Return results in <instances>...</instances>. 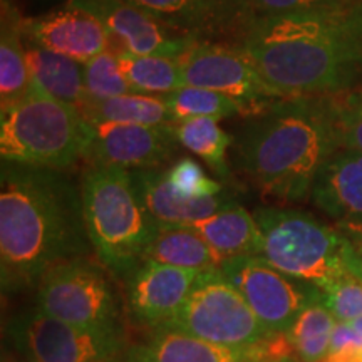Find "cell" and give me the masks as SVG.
I'll use <instances>...</instances> for the list:
<instances>
[{
  "label": "cell",
  "mask_w": 362,
  "mask_h": 362,
  "mask_svg": "<svg viewBox=\"0 0 362 362\" xmlns=\"http://www.w3.org/2000/svg\"><path fill=\"white\" fill-rule=\"evenodd\" d=\"M90 243L83 192L62 170L2 161L0 274L4 292L24 291Z\"/></svg>",
  "instance_id": "1"
},
{
  "label": "cell",
  "mask_w": 362,
  "mask_h": 362,
  "mask_svg": "<svg viewBox=\"0 0 362 362\" xmlns=\"http://www.w3.org/2000/svg\"><path fill=\"white\" fill-rule=\"evenodd\" d=\"M357 4L253 21L235 45L282 98L347 93L362 76Z\"/></svg>",
  "instance_id": "2"
},
{
  "label": "cell",
  "mask_w": 362,
  "mask_h": 362,
  "mask_svg": "<svg viewBox=\"0 0 362 362\" xmlns=\"http://www.w3.org/2000/svg\"><path fill=\"white\" fill-rule=\"evenodd\" d=\"M237 163L262 194L304 202L337 149V94L285 98L248 117L237 136Z\"/></svg>",
  "instance_id": "3"
},
{
  "label": "cell",
  "mask_w": 362,
  "mask_h": 362,
  "mask_svg": "<svg viewBox=\"0 0 362 362\" xmlns=\"http://www.w3.org/2000/svg\"><path fill=\"white\" fill-rule=\"evenodd\" d=\"M84 221L98 259L112 274L131 275L158 221L149 215L129 170L88 165L81 178Z\"/></svg>",
  "instance_id": "4"
},
{
  "label": "cell",
  "mask_w": 362,
  "mask_h": 362,
  "mask_svg": "<svg viewBox=\"0 0 362 362\" xmlns=\"http://www.w3.org/2000/svg\"><path fill=\"white\" fill-rule=\"evenodd\" d=\"M88 121L78 107L49 96L33 81L19 104L0 112L2 161L66 170L83 160Z\"/></svg>",
  "instance_id": "5"
},
{
  "label": "cell",
  "mask_w": 362,
  "mask_h": 362,
  "mask_svg": "<svg viewBox=\"0 0 362 362\" xmlns=\"http://www.w3.org/2000/svg\"><path fill=\"white\" fill-rule=\"evenodd\" d=\"M262 232L260 257L272 267L324 288L346 272L342 252L347 238L314 215L280 206L253 211Z\"/></svg>",
  "instance_id": "6"
},
{
  "label": "cell",
  "mask_w": 362,
  "mask_h": 362,
  "mask_svg": "<svg viewBox=\"0 0 362 362\" xmlns=\"http://www.w3.org/2000/svg\"><path fill=\"white\" fill-rule=\"evenodd\" d=\"M161 325L235 349L253 346L274 334L264 327L220 270L198 275L183 305Z\"/></svg>",
  "instance_id": "7"
},
{
  "label": "cell",
  "mask_w": 362,
  "mask_h": 362,
  "mask_svg": "<svg viewBox=\"0 0 362 362\" xmlns=\"http://www.w3.org/2000/svg\"><path fill=\"white\" fill-rule=\"evenodd\" d=\"M44 314L79 327L119 329V298L110 277L86 257L59 262L37 285Z\"/></svg>",
  "instance_id": "8"
},
{
  "label": "cell",
  "mask_w": 362,
  "mask_h": 362,
  "mask_svg": "<svg viewBox=\"0 0 362 362\" xmlns=\"http://www.w3.org/2000/svg\"><path fill=\"white\" fill-rule=\"evenodd\" d=\"M220 272L269 332H288L298 314L322 296L317 285L284 274L262 257L230 259Z\"/></svg>",
  "instance_id": "9"
},
{
  "label": "cell",
  "mask_w": 362,
  "mask_h": 362,
  "mask_svg": "<svg viewBox=\"0 0 362 362\" xmlns=\"http://www.w3.org/2000/svg\"><path fill=\"white\" fill-rule=\"evenodd\" d=\"M8 332L34 362H96L126 347L121 329L79 327L40 310L13 320Z\"/></svg>",
  "instance_id": "10"
},
{
  "label": "cell",
  "mask_w": 362,
  "mask_h": 362,
  "mask_svg": "<svg viewBox=\"0 0 362 362\" xmlns=\"http://www.w3.org/2000/svg\"><path fill=\"white\" fill-rule=\"evenodd\" d=\"M185 86L226 94L259 115L272 101L285 99L235 44L197 40L178 59Z\"/></svg>",
  "instance_id": "11"
},
{
  "label": "cell",
  "mask_w": 362,
  "mask_h": 362,
  "mask_svg": "<svg viewBox=\"0 0 362 362\" xmlns=\"http://www.w3.org/2000/svg\"><path fill=\"white\" fill-rule=\"evenodd\" d=\"M173 124L144 126L88 121V143L83 160L88 165L124 170L160 168L178 146Z\"/></svg>",
  "instance_id": "12"
},
{
  "label": "cell",
  "mask_w": 362,
  "mask_h": 362,
  "mask_svg": "<svg viewBox=\"0 0 362 362\" xmlns=\"http://www.w3.org/2000/svg\"><path fill=\"white\" fill-rule=\"evenodd\" d=\"M66 6L93 16L119 44V52L180 59L200 40L171 29L129 0H69Z\"/></svg>",
  "instance_id": "13"
},
{
  "label": "cell",
  "mask_w": 362,
  "mask_h": 362,
  "mask_svg": "<svg viewBox=\"0 0 362 362\" xmlns=\"http://www.w3.org/2000/svg\"><path fill=\"white\" fill-rule=\"evenodd\" d=\"M200 272L144 260L131 274L128 300L136 324L156 327L183 305Z\"/></svg>",
  "instance_id": "14"
},
{
  "label": "cell",
  "mask_w": 362,
  "mask_h": 362,
  "mask_svg": "<svg viewBox=\"0 0 362 362\" xmlns=\"http://www.w3.org/2000/svg\"><path fill=\"white\" fill-rule=\"evenodd\" d=\"M265 339V337H264ZM264 339L248 347H225L170 327L148 329L121 352L123 362H267Z\"/></svg>",
  "instance_id": "15"
},
{
  "label": "cell",
  "mask_w": 362,
  "mask_h": 362,
  "mask_svg": "<svg viewBox=\"0 0 362 362\" xmlns=\"http://www.w3.org/2000/svg\"><path fill=\"white\" fill-rule=\"evenodd\" d=\"M27 42L84 62L110 49L111 35L93 16L79 8L64 7L47 16L24 19Z\"/></svg>",
  "instance_id": "16"
},
{
  "label": "cell",
  "mask_w": 362,
  "mask_h": 362,
  "mask_svg": "<svg viewBox=\"0 0 362 362\" xmlns=\"http://www.w3.org/2000/svg\"><path fill=\"white\" fill-rule=\"evenodd\" d=\"M163 24L200 40L242 33L238 0H129Z\"/></svg>",
  "instance_id": "17"
},
{
  "label": "cell",
  "mask_w": 362,
  "mask_h": 362,
  "mask_svg": "<svg viewBox=\"0 0 362 362\" xmlns=\"http://www.w3.org/2000/svg\"><path fill=\"white\" fill-rule=\"evenodd\" d=\"M310 200L337 223L362 225V153L337 149L317 176Z\"/></svg>",
  "instance_id": "18"
},
{
  "label": "cell",
  "mask_w": 362,
  "mask_h": 362,
  "mask_svg": "<svg viewBox=\"0 0 362 362\" xmlns=\"http://www.w3.org/2000/svg\"><path fill=\"white\" fill-rule=\"evenodd\" d=\"M129 171L144 206L158 223L193 225L237 203L228 193L208 198L180 197L173 192L166 178V170L161 166Z\"/></svg>",
  "instance_id": "19"
},
{
  "label": "cell",
  "mask_w": 362,
  "mask_h": 362,
  "mask_svg": "<svg viewBox=\"0 0 362 362\" xmlns=\"http://www.w3.org/2000/svg\"><path fill=\"white\" fill-rule=\"evenodd\" d=\"M180 267L194 272H215L225 264V259L215 250L193 225L158 223L143 253V262Z\"/></svg>",
  "instance_id": "20"
},
{
  "label": "cell",
  "mask_w": 362,
  "mask_h": 362,
  "mask_svg": "<svg viewBox=\"0 0 362 362\" xmlns=\"http://www.w3.org/2000/svg\"><path fill=\"white\" fill-rule=\"evenodd\" d=\"M24 19L12 6L2 0V27H0V112L19 104L33 89V79L27 66Z\"/></svg>",
  "instance_id": "21"
},
{
  "label": "cell",
  "mask_w": 362,
  "mask_h": 362,
  "mask_svg": "<svg viewBox=\"0 0 362 362\" xmlns=\"http://www.w3.org/2000/svg\"><path fill=\"white\" fill-rule=\"evenodd\" d=\"M203 238L225 260L237 257H260L262 232L253 214L238 203L193 223Z\"/></svg>",
  "instance_id": "22"
},
{
  "label": "cell",
  "mask_w": 362,
  "mask_h": 362,
  "mask_svg": "<svg viewBox=\"0 0 362 362\" xmlns=\"http://www.w3.org/2000/svg\"><path fill=\"white\" fill-rule=\"evenodd\" d=\"M24 44L30 79L49 96L81 110L88 99L83 81V64L71 57L27 42L25 39Z\"/></svg>",
  "instance_id": "23"
},
{
  "label": "cell",
  "mask_w": 362,
  "mask_h": 362,
  "mask_svg": "<svg viewBox=\"0 0 362 362\" xmlns=\"http://www.w3.org/2000/svg\"><path fill=\"white\" fill-rule=\"evenodd\" d=\"M86 121L161 126L173 124L175 119L161 96L148 94H123L106 99H86L81 106Z\"/></svg>",
  "instance_id": "24"
},
{
  "label": "cell",
  "mask_w": 362,
  "mask_h": 362,
  "mask_svg": "<svg viewBox=\"0 0 362 362\" xmlns=\"http://www.w3.org/2000/svg\"><path fill=\"white\" fill-rule=\"evenodd\" d=\"M121 71L138 94L165 96L183 88V74L178 59L153 54L117 52Z\"/></svg>",
  "instance_id": "25"
},
{
  "label": "cell",
  "mask_w": 362,
  "mask_h": 362,
  "mask_svg": "<svg viewBox=\"0 0 362 362\" xmlns=\"http://www.w3.org/2000/svg\"><path fill=\"white\" fill-rule=\"evenodd\" d=\"M176 139L183 148L189 149L221 178H228L230 168L226 153L232 138L218 126L214 117H189L173 123Z\"/></svg>",
  "instance_id": "26"
},
{
  "label": "cell",
  "mask_w": 362,
  "mask_h": 362,
  "mask_svg": "<svg viewBox=\"0 0 362 362\" xmlns=\"http://www.w3.org/2000/svg\"><path fill=\"white\" fill-rule=\"evenodd\" d=\"M337 319L324 304L322 296L310 302L288 329L296 356L302 362H320L329 354Z\"/></svg>",
  "instance_id": "27"
},
{
  "label": "cell",
  "mask_w": 362,
  "mask_h": 362,
  "mask_svg": "<svg viewBox=\"0 0 362 362\" xmlns=\"http://www.w3.org/2000/svg\"><path fill=\"white\" fill-rule=\"evenodd\" d=\"M166 106L173 116L175 123L189 117H221L230 116H247L257 115L253 107L237 101V99L226 96V94L216 93V90L193 88V86H183V88L173 90V93L161 96Z\"/></svg>",
  "instance_id": "28"
},
{
  "label": "cell",
  "mask_w": 362,
  "mask_h": 362,
  "mask_svg": "<svg viewBox=\"0 0 362 362\" xmlns=\"http://www.w3.org/2000/svg\"><path fill=\"white\" fill-rule=\"evenodd\" d=\"M84 89L90 99L138 94L121 71L117 51H104L83 64Z\"/></svg>",
  "instance_id": "29"
},
{
  "label": "cell",
  "mask_w": 362,
  "mask_h": 362,
  "mask_svg": "<svg viewBox=\"0 0 362 362\" xmlns=\"http://www.w3.org/2000/svg\"><path fill=\"white\" fill-rule=\"evenodd\" d=\"M357 2L361 0H238V7L243 30V27L253 21L291 16V13L336 11V8L354 6Z\"/></svg>",
  "instance_id": "30"
},
{
  "label": "cell",
  "mask_w": 362,
  "mask_h": 362,
  "mask_svg": "<svg viewBox=\"0 0 362 362\" xmlns=\"http://www.w3.org/2000/svg\"><path fill=\"white\" fill-rule=\"evenodd\" d=\"M322 300L337 322H351L362 317V280L351 272H344L324 288Z\"/></svg>",
  "instance_id": "31"
},
{
  "label": "cell",
  "mask_w": 362,
  "mask_h": 362,
  "mask_svg": "<svg viewBox=\"0 0 362 362\" xmlns=\"http://www.w3.org/2000/svg\"><path fill=\"white\" fill-rule=\"evenodd\" d=\"M166 178L173 192L185 198H208L223 193V185L208 178L202 166L192 158H180L166 170Z\"/></svg>",
  "instance_id": "32"
},
{
  "label": "cell",
  "mask_w": 362,
  "mask_h": 362,
  "mask_svg": "<svg viewBox=\"0 0 362 362\" xmlns=\"http://www.w3.org/2000/svg\"><path fill=\"white\" fill-rule=\"evenodd\" d=\"M339 146L362 153V88L337 94Z\"/></svg>",
  "instance_id": "33"
},
{
  "label": "cell",
  "mask_w": 362,
  "mask_h": 362,
  "mask_svg": "<svg viewBox=\"0 0 362 362\" xmlns=\"http://www.w3.org/2000/svg\"><path fill=\"white\" fill-rule=\"evenodd\" d=\"M344 349H362V337L352 329L349 322H337L329 352H339Z\"/></svg>",
  "instance_id": "34"
},
{
  "label": "cell",
  "mask_w": 362,
  "mask_h": 362,
  "mask_svg": "<svg viewBox=\"0 0 362 362\" xmlns=\"http://www.w3.org/2000/svg\"><path fill=\"white\" fill-rule=\"evenodd\" d=\"M346 237V235H344ZM342 262L347 272H351L352 275L359 277L362 280V253L357 252L354 247L351 245V242L347 240L346 247L342 252Z\"/></svg>",
  "instance_id": "35"
},
{
  "label": "cell",
  "mask_w": 362,
  "mask_h": 362,
  "mask_svg": "<svg viewBox=\"0 0 362 362\" xmlns=\"http://www.w3.org/2000/svg\"><path fill=\"white\" fill-rule=\"evenodd\" d=\"M337 228L346 235V238L349 240L351 245L356 248L357 252L362 253V225L356 223H336Z\"/></svg>",
  "instance_id": "36"
},
{
  "label": "cell",
  "mask_w": 362,
  "mask_h": 362,
  "mask_svg": "<svg viewBox=\"0 0 362 362\" xmlns=\"http://www.w3.org/2000/svg\"><path fill=\"white\" fill-rule=\"evenodd\" d=\"M320 362H362V349H344L329 352Z\"/></svg>",
  "instance_id": "37"
},
{
  "label": "cell",
  "mask_w": 362,
  "mask_h": 362,
  "mask_svg": "<svg viewBox=\"0 0 362 362\" xmlns=\"http://www.w3.org/2000/svg\"><path fill=\"white\" fill-rule=\"evenodd\" d=\"M351 325H352V329L356 330L357 334H359V336L362 337V317H357V319H354V320H351L349 322Z\"/></svg>",
  "instance_id": "38"
},
{
  "label": "cell",
  "mask_w": 362,
  "mask_h": 362,
  "mask_svg": "<svg viewBox=\"0 0 362 362\" xmlns=\"http://www.w3.org/2000/svg\"><path fill=\"white\" fill-rule=\"evenodd\" d=\"M357 21H359V30H361V39H362V0L357 4Z\"/></svg>",
  "instance_id": "39"
},
{
  "label": "cell",
  "mask_w": 362,
  "mask_h": 362,
  "mask_svg": "<svg viewBox=\"0 0 362 362\" xmlns=\"http://www.w3.org/2000/svg\"><path fill=\"white\" fill-rule=\"evenodd\" d=\"M274 362H302V361L298 359L297 356H291V357H282V359H279V361H274Z\"/></svg>",
  "instance_id": "40"
},
{
  "label": "cell",
  "mask_w": 362,
  "mask_h": 362,
  "mask_svg": "<svg viewBox=\"0 0 362 362\" xmlns=\"http://www.w3.org/2000/svg\"><path fill=\"white\" fill-rule=\"evenodd\" d=\"M96 362H123V359H121V354H119V356L107 357V359H101V361H96Z\"/></svg>",
  "instance_id": "41"
}]
</instances>
